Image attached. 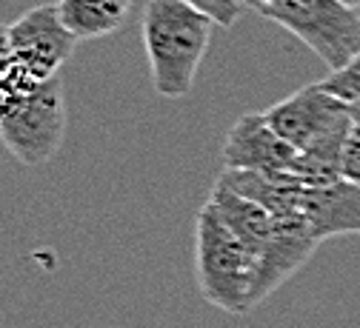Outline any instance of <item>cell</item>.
<instances>
[{
	"label": "cell",
	"mask_w": 360,
	"mask_h": 328,
	"mask_svg": "<svg viewBox=\"0 0 360 328\" xmlns=\"http://www.w3.org/2000/svg\"><path fill=\"white\" fill-rule=\"evenodd\" d=\"M195 274L209 306L246 314L257 306V254L206 203L195 220Z\"/></svg>",
	"instance_id": "2"
},
{
	"label": "cell",
	"mask_w": 360,
	"mask_h": 328,
	"mask_svg": "<svg viewBox=\"0 0 360 328\" xmlns=\"http://www.w3.org/2000/svg\"><path fill=\"white\" fill-rule=\"evenodd\" d=\"M206 203H209V206L223 217V223H226V225L238 234V237L257 254V260L266 254L269 246H272L278 220H275V214H269L263 206H257V203H252V200H246V197L229 192L226 185H220V183L212 185V195H209Z\"/></svg>",
	"instance_id": "10"
},
{
	"label": "cell",
	"mask_w": 360,
	"mask_h": 328,
	"mask_svg": "<svg viewBox=\"0 0 360 328\" xmlns=\"http://www.w3.org/2000/svg\"><path fill=\"white\" fill-rule=\"evenodd\" d=\"M343 177L354 185H360V129L354 126L346 152H343Z\"/></svg>",
	"instance_id": "15"
},
{
	"label": "cell",
	"mask_w": 360,
	"mask_h": 328,
	"mask_svg": "<svg viewBox=\"0 0 360 328\" xmlns=\"http://www.w3.org/2000/svg\"><path fill=\"white\" fill-rule=\"evenodd\" d=\"M349 117H352V123L360 129V103H354V106H349Z\"/></svg>",
	"instance_id": "17"
},
{
	"label": "cell",
	"mask_w": 360,
	"mask_h": 328,
	"mask_svg": "<svg viewBox=\"0 0 360 328\" xmlns=\"http://www.w3.org/2000/svg\"><path fill=\"white\" fill-rule=\"evenodd\" d=\"M141 29L155 91L169 100L186 98L212 43L214 20L186 0H149Z\"/></svg>",
	"instance_id": "1"
},
{
	"label": "cell",
	"mask_w": 360,
	"mask_h": 328,
	"mask_svg": "<svg viewBox=\"0 0 360 328\" xmlns=\"http://www.w3.org/2000/svg\"><path fill=\"white\" fill-rule=\"evenodd\" d=\"M63 134L66 100L60 77L40 83L9 117L0 120V140L23 166L49 163L63 146Z\"/></svg>",
	"instance_id": "4"
},
{
	"label": "cell",
	"mask_w": 360,
	"mask_h": 328,
	"mask_svg": "<svg viewBox=\"0 0 360 328\" xmlns=\"http://www.w3.org/2000/svg\"><path fill=\"white\" fill-rule=\"evenodd\" d=\"M257 15L292 32L332 72L360 52V9L343 0H266Z\"/></svg>",
	"instance_id": "3"
},
{
	"label": "cell",
	"mask_w": 360,
	"mask_h": 328,
	"mask_svg": "<svg viewBox=\"0 0 360 328\" xmlns=\"http://www.w3.org/2000/svg\"><path fill=\"white\" fill-rule=\"evenodd\" d=\"M186 4L192 9H198L200 15L212 18L214 26H223V29H232L246 9L243 0H186Z\"/></svg>",
	"instance_id": "14"
},
{
	"label": "cell",
	"mask_w": 360,
	"mask_h": 328,
	"mask_svg": "<svg viewBox=\"0 0 360 328\" xmlns=\"http://www.w3.org/2000/svg\"><path fill=\"white\" fill-rule=\"evenodd\" d=\"M134 0H58V12L77 40L109 37L126 26Z\"/></svg>",
	"instance_id": "11"
},
{
	"label": "cell",
	"mask_w": 360,
	"mask_h": 328,
	"mask_svg": "<svg viewBox=\"0 0 360 328\" xmlns=\"http://www.w3.org/2000/svg\"><path fill=\"white\" fill-rule=\"evenodd\" d=\"M297 209L321 243L338 234H360V185L346 177L323 185H306Z\"/></svg>",
	"instance_id": "8"
},
{
	"label": "cell",
	"mask_w": 360,
	"mask_h": 328,
	"mask_svg": "<svg viewBox=\"0 0 360 328\" xmlns=\"http://www.w3.org/2000/svg\"><path fill=\"white\" fill-rule=\"evenodd\" d=\"M343 4H349V6H354V9H360V0H343Z\"/></svg>",
	"instance_id": "19"
},
{
	"label": "cell",
	"mask_w": 360,
	"mask_h": 328,
	"mask_svg": "<svg viewBox=\"0 0 360 328\" xmlns=\"http://www.w3.org/2000/svg\"><path fill=\"white\" fill-rule=\"evenodd\" d=\"M263 117L297 152H309L332 140H349L354 131L349 106L323 91L321 83H311L286 100H278L263 112Z\"/></svg>",
	"instance_id": "5"
},
{
	"label": "cell",
	"mask_w": 360,
	"mask_h": 328,
	"mask_svg": "<svg viewBox=\"0 0 360 328\" xmlns=\"http://www.w3.org/2000/svg\"><path fill=\"white\" fill-rule=\"evenodd\" d=\"M37 86H40V83H37L18 60H15L12 69L0 72V120L9 117Z\"/></svg>",
	"instance_id": "12"
},
{
	"label": "cell",
	"mask_w": 360,
	"mask_h": 328,
	"mask_svg": "<svg viewBox=\"0 0 360 328\" xmlns=\"http://www.w3.org/2000/svg\"><path fill=\"white\" fill-rule=\"evenodd\" d=\"M263 4H266V0H243V6H246V9H252L255 15L263 9Z\"/></svg>",
	"instance_id": "18"
},
{
	"label": "cell",
	"mask_w": 360,
	"mask_h": 328,
	"mask_svg": "<svg viewBox=\"0 0 360 328\" xmlns=\"http://www.w3.org/2000/svg\"><path fill=\"white\" fill-rule=\"evenodd\" d=\"M275 240L260 257V280H257V303H263L275 289H281L286 280L303 268V263L314 254L321 240L311 234L306 217L300 211L275 217Z\"/></svg>",
	"instance_id": "9"
},
{
	"label": "cell",
	"mask_w": 360,
	"mask_h": 328,
	"mask_svg": "<svg viewBox=\"0 0 360 328\" xmlns=\"http://www.w3.org/2000/svg\"><path fill=\"white\" fill-rule=\"evenodd\" d=\"M297 149L269 126L263 112L243 114L223 143V169L257 171V174H295Z\"/></svg>",
	"instance_id": "7"
},
{
	"label": "cell",
	"mask_w": 360,
	"mask_h": 328,
	"mask_svg": "<svg viewBox=\"0 0 360 328\" xmlns=\"http://www.w3.org/2000/svg\"><path fill=\"white\" fill-rule=\"evenodd\" d=\"M15 66L12 43H9V26H0V72H6Z\"/></svg>",
	"instance_id": "16"
},
{
	"label": "cell",
	"mask_w": 360,
	"mask_h": 328,
	"mask_svg": "<svg viewBox=\"0 0 360 328\" xmlns=\"http://www.w3.org/2000/svg\"><path fill=\"white\" fill-rule=\"evenodd\" d=\"M323 91H329L332 98H338L346 106L360 103V52L338 72H332L326 80H321Z\"/></svg>",
	"instance_id": "13"
},
{
	"label": "cell",
	"mask_w": 360,
	"mask_h": 328,
	"mask_svg": "<svg viewBox=\"0 0 360 328\" xmlns=\"http://www.w3.org/2000/svg\"><path fill=\"white\" fill-rule=\"evenodd\" d=\"M9 43L15 60L37 83H46L58 77L60 66L72 58L77 37L63 23L58 4H43L9 23Z\"/></svg>",
	"instance_id": "6"
}]
</instances>
